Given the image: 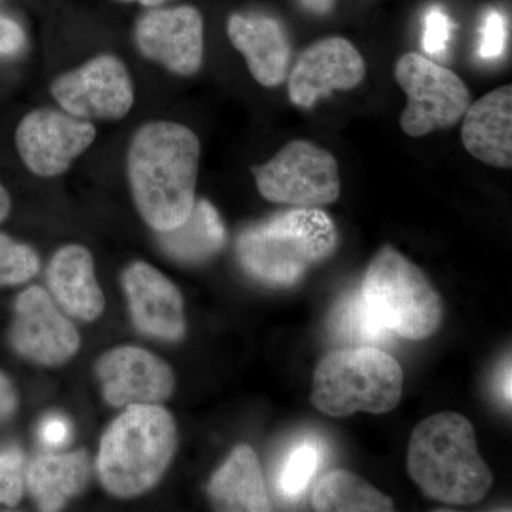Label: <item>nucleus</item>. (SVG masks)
Segmentation results:
<instances>
[{
	"label": "nucleus",
	"instance_id": "nucleus-1",
	"mask_svg": "<svg viewBox=\"0 0 512 512\" xmlns=\"http://www.w3.org/2000/svg\"><path fill=\"white\" fill-rule=\"evenodd\" d=\"M200 140L173 121H151L131 138L127 177L134 204L148 227L171 231L183 224L195 204Z\"/></svg>",
	"mask_w": 512,
	"mask_h": 512
},
{
	"label": "nucleus",
	"instance_id": "nucleus-2",
	"mask_svg": "<svg viewBox=\"0 0 512 512\" xmlns=\"http://www.w3.org/2000/svg\"><path fill=\"white\" fill-rule=\"evenodd\" d=\"M407 468L427 497L444 504L480 503L493 485L473 424L458 413L421 421L410 439Z\"/></svg>",
	"mask_w": 512,
	"mask_h": 512
},
{
	"label": "nucleus",
	"instance_id": "nucleus-3",
	"mask_svg": "<svg viewBox=\"0 0 512 512\" xmlns=\"http://www.w3.org/2000/svg\"><path fill=\"white\" fill-rule=\"evenodd\" d=\"M177 448V427L157 404H133L104 433L97 457L103 487L120 498L137 497L161 480Z\"/></svg>",
	"mask_w": 512,
	"mask_h": 512
},
{
	"label": "nucleus",
	"instance_id": "nucleus-4",
	"mask_svg": "<svg viewBox=\"0 0 512 512\" xmlns=\"http://www.w3.org/2000/svg\"><path fill=\"white\" fill-rule=\"evenodd\" d=\"M338 232L318 208H295L242 232L239 262L249 275L272 286H292L311 266L335 251Z\"/></svg>",
	"mask_w": 512,
	"mask_h": 512
},
{
	"label": "nucleus",
	"instance_id": "nucleus-5",
	"mask_svg": "<svg viewBox=\"0 0 512 512\" xmlns=\"http://www.w3.org/2000/svg\"><path fill=\"white\" fill-rule=\"evenodd\" d=\"M403 393V370L393 356L373 346L333 350L313 375L311 402L330 417L396 409Z\"/></svg>",
	"mask_w": 512,
	"mask_h": 512
},
{
	"label": "nucleus",
	"instance_id": "nucleus-6",
	"mask_svg": "<svg viewBox=\"0 0 512 512\" xmlns=\"http://www.w3.org/2000/svg\"><path fill=\"white\" fill-rule=\"evenodd\" d=\"M375 318L393 335L423 340L439 329L443 303L426 275L392 247L377 252L360 289Z\"/></svg>",
	"mask_w": 512,
	"mask_h": 512
},
{
	"label": "nucleus",
	"instance_id": "nucleus-7",
	"mask_svg": "<svg viewBox=\"0 0 512 512\" xmlns=\"http://www.w3.org/2000/svg\"><path fill=\"white\" fill-rule=\"evenodd\" d=\"M394 76L407 96L400 120L407 136L423 137L456 126L471 104L470 92L456 73L419 53L400 57Z\"/></svg>",
	"mask_w": 512,
	"mask_h": 512
},
{
	"label": "nucleus",
	"instance_id": "nucleus-8",
	"mask_svg": "<svg viewBox=\"0 0 512 512\" xmlns=\"http://www.w3.org/2000/svg\"><path fill=\"white\" fill-rule=\"evenodd\" d=\"M252 171L262 197L276 204L318 208L339 198L335 157L309 141H291L268 163Z\"/></svg>",
	"mask_w": 512,
	"mask_h": 512
},
{
	"label": "nucleus",
	"instance_id": "nucleus-9",
	"mask_svg": "<svg viewBox=\"0 0 512 512\" xmlns=\"http://www.w3.org/2000/svg\"><path fill=\"white\" fill-rule=\"evenodd\" d=\"M50 92L62 110L83 120H120L134 104L127 67L111 55L94 57L57 77Z\"/></svg>",
	"mask_w": 512,
	"mask_h": 512
},
{
	"label": "nucleus",
	"instance_id": "nucleus-10",
	"mask_svg": "<svg viewBox=\"0 0 512 512\" xmlns=\"http://www.w3.org/2000/svg\"><path fill=\"white\" fill-rule=\"evenodd\" d=\"M96 128L64 110L37 109L26 114L16 130V148L23 164L37 177L63 174L94 143Z\"/></svg>",
	"mask_w": 512,
	"mask_h": 512
},
{
	"label": "nucleus",
	"instance_id": "nucleus-11",
	"mask_svg": "<svg viewBox=\"0 0 512 512\" xmlns=\"http://www.w3.org/2000/svg\"><path fill=\"white\" fill-rule=\"evenodd\" d=\"M10 342L20 356L42 366H59L80 348V335L57 309L45 289L32 286L20 293Z\"/></svg>",
	"mask_w": 512,
	"mask_h": 512
},
{
	"label": "nucleus",
	"instance_id": "nucleus-12",
	"mask_svg": "<svg viewBox=\"0 0 512 512\" xmlns=\"http://www.w3.org/2000/svg\"><path fill=\"white\" fill-rule=\"evenodd\" d=\"M136 43L141 55L178 76H192L204 59V23L191 6L151 10L138 20Z\"/></svg>",
	"mask_w": 512,
	"mask_h": 512
},
{
	"label": "nucleus",
	"instance_id": "nucleus-13",
	"mask_svg": "<svg viewBox=\"0 0 512 512\" xmlns=\"http://www.w3.org/2000/svg\"><path fill=\"white\" fill-rule=\"evenodd\" d=\"M366 76V64L356 47L342 37L319 40L299 56L289 76V99L301 109L335 90L359 86Z\"/></svg>",
	"mask_w": 512,
	"mask_h": 512
},
{
	"label": "nucleus",
	"instance_id": "nucleus-14",
	"mask_svg": "<svg viewBox=\"0 0 512 512\" xmlns=\"http://www.w3.org/2000/svg\"><path fill=\"white\" fill-rule=\"evenodd\" d=\"M96 373L103 386L104 399L111 406L157 404L174 392L171 367L136 346H120L100 357Z\"/></svg>",
	"mask_w": 512,
	"mask_h": 512
},
{
	"label": "nucleus",
	"instance_id": "nucleus-15",
	"mask_svg": "<svg viewBox=\"0 0 512 512\" xmlns=\"http://www.w3.org/2000/svg\"><path fill=\"white\" fill-rule=\"evenodd\" d=\"M123 286L131 318L140 332L167 342L183 338V295L167 276L146 262H134L124 271Z\"/></svg>",
	"mask_w": 512,
	"mask_h": 512
},
{
	"label": "nucleus",
	"instance_id": "nucleus-16",
	"mask_svg": "<svg viewBox=\"0 0 512 512\" xmlns=\"http://www.w3.org/2000/svg\"><path fill=\"white\" fill-rule=\"evenodd\" d=\"M228 37L247 60L249 72L256 82L265 87H276L285 82L291 46L278 20L261 15H232L228 22Z\"/></svg>",
	"mask_w": 512,
	"mask_h": 512
},
{
	"label": "nucleus",
	"instance_id": "nucleus-17",
	"mask_svg": "<svg viewBox=\"0 0 512 512\" xmlns=\"http://www.w3.org/2000/svg\"><path fill=\"white\" fill-rule=\"evenodd\" d=\"M461 140L471 156L494 167L512 165V87L503 86L470 104Z\"/></svg>",
	"mask_w": 512,
	"mask_h": 512
},
{
	"label": "nucleus",
	"instance_id": "nucleus-18",
	"mask_svg": "<svg viewBox=\"0 0 512 512\" xmlns=\"http://www.w3.org/2000/svg\"><path fill=\"white\" fill-rule=\"evenodd\" d=\"M47 285L60 306L84 322L100 318L106 306L94 272L93 256L82 245L60 248L47 268Z\"/></svg>",
	"mask_w": 512,
	"mask_h": 512
},
{
	"label": "nucleus",
	"instance_id": "nucleus-19",
	"mask_svg": "<svg viewBox=\"0 0 512 512\" xmlns=\"http://www.w3.org/2000/svg\"><path fill=\"white\" fill-rule=\"evenodd\" d=\"M212 503L224 511L271 510L264 476L255 451L247 444L234 448L208 485Z\"/></svg>",
	"mask_w": 512,
	"mask_h": 512
},
{
	"label": "nucleus",
	"instance_id": "nucleus-20",
	"mask_svg": "<svg viewBox=\"0 0 512 512\" xmlns=\"http://www.w3.org/2000/svg\"><path fill=\"white\" fill-rule=\"evenodd\" d=\"M92 466L86 451L42 454L29 464L26 481L40 510L59 511L89 483Z\"/></svg>",
	"mask_w": 512,
	"mask_h": 512
},
{
	"label": "nucleus",
	"instance_id": "nucleus-21",
	"mask_svg": "<svg viewBox=\"0 0 512 512\" xmlns=\"http://www.w3.org/2000/svg\"><path fill=\"white\" fill-rule=\"evenodd\" d=\"M160 234L164 251L175 261L190 265L208 261L220 252L225 242L220 214L211 202L205 200L195 201L183 224Z\"/></svg>",
	"mask_w": 512,
	"mask_h": 512
},
{
	"label": "nucleus",
	"instance_id": "nucleus-22",
	"mask_svg": "<svg viewBox=\"0 0 512 512\" xmlns=\"http://www.w3.org/2000/svg\"><path fill=\"white\" fill-rule=\"evenodd\" d=\"M316 511L325 512H386L394 504L387 495L377 491L350 471L336 470L325 474L313 491Z\"/></svg>",
	"mask_w": 512,
	"mask_h": 512
},
{
	"label": "nucleus",
	"instance_id": "nucleus-23",
	"mask_svg": "<svg viewBox=\"0 0 512 512\" xmlns=\"http://www.w3.org/2000/svg\"><path fill=\"white\" fill-rule=\"evenodd\" d=\"M328 328L336 342L380 348L392 343L393 333L384 328L366 305L360 291L346 293L330 312Z\"/></svg>",
	"mask_w": 512,
	"mask_h": 512
},
{
	"label": "nucleus",
	"instance_id": "nucleus-24",
	"mask_svg": "<svg viewBox=\"0 0 512 512\" xmlns=\"http://www.w3.org/2000/svg\"><path fill=\"white\" fill-rule=\"evenodd\" d=\"M322 454L318 441L313 439L299 441L293 446L279 466L276 477L279 494L286 500H298L312 483Z\"/></svg>",
	"mask_w": 512,
	"mask_h": 512
},
{
	"label": "nucleus",
	"instance_id": "nucleus-25",
	"mask_svg": "<svg viewBox=\"0 0 512 512\" xmlns=\"http://www.w3.org/2000/svg\"><path fill=\"white\" fill-rule=\"evenodd\" d=\"M39 256L28 245L0 234V286L20 285L39 272Z\"/></svg>",
	"mask_w": 512,
	"mask_h": 512
},
{
	"label": "nucleus",
	"instance_id": "nucleus-26",
	"mask_svg": "<svg viewBox=\"0 0 512 512\" xmlns=\"http://www.w3.org/2000/svg\"><path fill=\"white\" fill-rule=\"evenodd\" d=\"M25 490L23 456L18 448H8L0 453V504L15 507Z\"/></svg>",
	"mask_w": 512,
	"mask_h": 512
},
{
	"label": "nucleus",
	"instance_id": "nucleus-27",
	"mask_svg": "<svg viewBox=\"0 0 512 512\" xmlns=\"http://www.w3.org/2000/svg\"><path fill=\"white\" fill-rule=\"evenodd\" d=\"M454 23L443 9L433 6L424 18L423 47L431 56H444L451 39Z\"/></svg>",
	"mask_w": 512,
	"mask_h": 512
},
{
	"label": "nucleus",
	"instance_id": "nucleus-28",
	"mask_svg": "<svg viewBox=\"0 0 512 512\" xmlns=\"http://www.w3.org/2000/svg\"><path fill=\"white\" fill-rule=\"evenodd\" d=\"M507 30L503 15L497 10H490L485 15L481 29L480 56L485 60L498 59L504 53Z\"/></svg>",
	"mask_w": 512,
	"mask_h": 512
},
{
	"label": "nucleus",
	"instance_id": "nucleus-29",
	"mask_svg": "<svg viewBox=\"0 0 512 512\" xmlns=\"http://www.w3.org/2000/svg\"><path fill=\"white\" fill-rule=\"evenodd\" d=\"M25 46V32L15 20L0 15V57L13 56Z\"/></svg>",
	"mask_w": 512,
	"mask_h": 512
},
{
	"label": "nucleus",
	"instance_id": "nucleus-30",
	"mask_svg": "<svg viewBox=\"0 0 512 512\" xmlns=\"http://www.w3.org/2000/svg\"><path fill=\"white\" fill-rule=\"evenodd\" d=\"M40 440L49 447H60L69 440L70 426L60 416H49L43 421L39 430Z\"/></svg>",
	"mask_w": 512,
	"mask_h": 512
},
{
	"label": "nucleus",
	"instance_id": "nucleus-31",
	"mask_svg": "<svg viewBox=\"0 0 512 512\" xmlns=\"http://www.w3.org/2000/svg\"><path fill=\"white\" fill-rule=\"evenodd\" d=\"M18 407V396L8 377L0 373V421L9 419Z\"/></svg>",
	"mask_w": 512,
	"mask_h": 512
},
{
	"label": "nucleus",
	"instance_id": "nucleus-32",
	"mask_svg": "<svg viewBox=\"0 0 512 512\" xmlns=\"http://www.w3.org/2000/svg\"><path fill=\"white\" fill-rule=\"evenodd\" d=\"M497 393L500 394L501 400L507 403L508 406L511 404V360H505L503 367H501L500 373L497 375Z\"/></svg>",
	"mask_w": 512,
	"mask_h": 512
},
{
	"label": "nucleus",
	"instance_id": "nucleus-33",
	"mask_svg": "<svg viewBox=\"0 0 512 512\" xmlns=\"http://www.w3.org/2000/svg\"><path fill=\"white\" fill-rule=\"evenodd\" d=\"M302 6L316 15H326L335 5V0H301Z\"/></svg>",
	"mask_w": 512,
	"mask_h": 512
},
{
	"label": "nucleus",
	"instance_id": "nucleus-34",
	"mask_svg": "<svg viewBox=\"0 0 512 512\" xmlns=\"http://www.w3.org/2000/svg\"><path fill=\"white\" fill-rule=\"evenodd\" d=\"M10 210H12V200H10L9 192L0 184V222L8 218Z\"/></svg>",
	"mask_w": 512,
	"mask_h": 512
},
{
	"label": "nucleus",
	"instance_id": "nucleus-35",
	"mask_svg": "<svg viewBox=\"0 0 512 512\" xmlns=\"http://www.w3.org/2000/svg\"><path fill=\"white\" fill-rule=\"evenodd\" d=\"M121 2H138L144 6H158L164 3L165 0H121Z\"/></svg>",
	"mask_w": 512,
	"mask_h": 512
}]
</instances>
